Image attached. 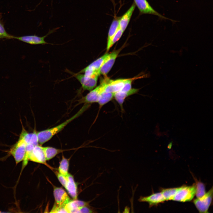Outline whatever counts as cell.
<instances>
[{"label": "cell", "instance_id": "6", "mask_svg": "<svg viewBox=\"0 0 213 213\" xmlns=\"http://www.w3.org/2000/svg\"><path fill=\"white\" fill-rule=\"evenodd\" d=\"M27 144L23 139L19 138L18 141L10 149V153L13 157L16 164L23 160Z\"/></svg>", "mask_w": 213, "mask_h": 213}, {"label": "cell", "instance_id": "16", "mask_svg": "<svg viewBox=\"0 0 213 213\" xmlns=\"http://www.w3.org/2000/svg\"><path fill=\"white\" fill-rule=\"evenodd\" d=\"M139 90L133 88L127 91H119L114 93V98L120 106L122 111L123 110V105L125 99L128 96L137 93Z\"/></svg>", "mask_w": 213, "mask_h": 213}, {"label": "cell", "instance_id": "20", "mask_svg": "<svg viewBox=\"0 0 213 213\" xmlns=\"http://www.w3.org/2000/svg\"><path fill=\"white\" fill-rule=\"evenodd\" d=\"M114 93L107 92L104 91L101 93L98 102L99 109L105 104L111 101L114 98Z\"/></svg>", "mask_w": 213, "mask_h": 213}, {"label": "cell", "instance_id": "17", "mask_svg": "<svg viewBox=\"0 0 213 213\" xmlns=\"http://www.w3.org/2000/svg\"><path fill=\"white\" fill-rule=\"evenodd\" d=\"M67 177V182L65 188L70 196L75 200L78 196L77 185L73 177L71 175L68 174Z\"/></svg>", "mask_w": 213, "mask_h": 213}, {"label": "cell", "instance_id": "3", "mask_svg": "<svg viewBox=\"0 0 213 213\" xmlns=\"http://www.w3.org/2000/svg\"><path fill=\"white\" fill-rule=\"evenodd\" d=\"M195 183L191 186H183L178 187L173 200L181 202L189 201L196 195Z\"/></svg>", "mask_w": 213, "mask_h": 213}, {"label": "cell", "instance_id": "4", "mask_svg": "<svg viewBox=\"0 0 213 213\" xmlns=\"http://www.w3.org/2000/svg\"><path fill=\"white\" fill-rule=\"evenodd\" d=\"M213 196V188L202 197L196 198L193 202L200 213H208V210L212 202Z\"/></svg>", "mask_w": 213, "mask_h": 213}, {"label": "cell", "instance_id": "29", "mask_svg": "<svg viewBox=\"0 0 213 213\" xmlns=\"http://www.w3.org/2000/svg\"><path fill=\"white\" fill-rule=\"evenodd\" d=\"M57 177L60 182L65 188L67 182V176H64L59 173L57 174Z\"/></svg>", "mask_w": 213, "mask_h": 213}, {"label": "cell", "instance_id": "21", "mask_svg": "<svg viewBox=\"0 0 213 213\" xmlns=\"http://www.w3.org/2000/svg\"><path fill=\"white\" fill-rule=\"evenodd\" d=\"M42 148L46 160L51 159L62 151V150L51 147H42Z\"/></svg>", "mask_w": 213, "mask_h": 213}, {"label": "cell", "instance_id": "15", "mask_svg": "<svg viewBox=\"0 0 213 213\" xmlns=\"http://www.w3.org/2000/svg\"><path fill=\"white\" fill-rule=\"evenodd\" d=\"M135 7V5L133 3L125 13L120 17L119 27L123 32L126 30L128 25Z\"/></svg>", "mask_w": 213, "mask_h": 213}, {"label": "cell", "instance_id": "30", "mask_svg": "<svg viewBox=\"0 0 213 213\" xmlns=\"http://www.w3.org/2000/svg\"><path fill=\"white\" fill-rule=\"evenodd\" d=\"M87 206H85L79 208L80 213H92L94 212L93 210L91 208L87 207Z\"/></svg>", "mask_w": 213, "mask_h": 213}, {"label": "cell", "instance_id": "18", "mask_svg": "<svg viewBox=\"0 0 213 213\" xmlns=\"http://www.w3.org/2000/svg\"><path fill=\"white\" fill-rule=\"evenodd\" d=\"M20 138H22L27 144H31L35 146L38 145L37 132L34 131L33 133H29L27 132L22 128L20 134Z\"/></svg>", "mask_w": 213, "mask_h": 213}, {"label": "cell", "instance_id": "27", "mask_svg": "<svg viewBox=\"0 0 213 213\" xmlns=\"http://www.w3.org/2000/svg\"><path fill=\"white\" fill-rule=\"evenodd\" d=\"M50 212L52 213H68L65 206H59L54 204Z\"/></svg>", "mask_w": 213, "mask_h": 213}, {"label": "cell", "instance_id": "24", "mask_svg": "<svg viewBox=\"0 0 213 213\" xmlns=\"http://www.w3.org/2000/svg\"><path fill=\"white\" fill-rule=\"evenodd\" d=\"M196 185V195L197 198L201 197L205 193V186L202 183L197 181L195 183Z\"/></svg>", "mask_w": 213, "mask_h": 213}, {"label": "cell", "instance_id": "22", "mask_svg": "<svg viewBox=\"0 0 213 213\" xmlns=\"http://www.w3.org/2000/svg\"><path fill=\"white\" fill-rule=\"evenodd\" d=\"M178 188L163 189L161 190L165 201L173 200Z\"/></svg>", "mask_w": 213, "mask_h": 213}, {"label": "cell", "instance_id": "13", "mask_svg": "<svg viewBox=\"0 0 213 213\" xmlns=\"http://www.w3.org/2000/svg\"><path fill=\"white\" fill-rule=\"evenodd\" d=\"M55 204L65 206L70 200L66 191L62 188L55 187L54 190Z\"/></svg>", "mask_w": 213, "mask_h": 213}, {"label": "cell", "instance_id": "26", "mask_svg": "<svg viewBox=\"0 0 213 213\" xmlns=\"http://www.w3.org/2000/svg\"><path fill=\"white\" fill-rule=\"evenodd\" d=\"M123 32H124L119 27L112 39L109 46L110 49L114 44L119 40Z\"/></svg>", "mask_w": 213, "mask_h": 213}, {"label": "cell", "instance_id": "31", "mask_svg": "<svg viewBox=\"0 0 213 213\" xmlns=\"http://www.w3.org/2000/svg\"><path fill=\"white\" fill-rule=\"evenodd\" d=\"M172 142H170V143H169V144H168V147H170H170H171V146H172Z\"/></svg>", "mask_w": 213, "mask_h": 213}, {"label": "cell", "instance_id": "14", "mask_svg": "<svg viewBox=\"0 0 213 213\" xmlns=\"http://www.w3.org/2000/svg\"><path fill=\"white\" fill-rule=\"evenodd\" d=\"M126 79H118L115 80L109 79L106 84L104 91L114 93L120 91L122 88Z\"/></svg>", "mask_w": 213, "mask_h": 213}, {"label": "cell", "instance_id": "25", "mask_svg": "<svg viewBox=\"0 0 213 213\" xmlns=\"http://www.w3.org/2000/svg\"><path fill=\"white\" fill-rule=\"evenodd\" d=\"M14 36L7 32L4 27V24L0 20V39H13Z\"/></svg>", "mask_w": 213, "mask_h": 213}, {"label": "cell", "instance_id": "19", "mask_svg": "<svg viewBox=\"0 0 213 213\" xmlns=\"http://www.w3.org/2000/svg\"><path fill=\"white\" fill-rule=\"evenodd\" d=\"M120 17H115L113 20L110 27L107 37L106 51H108L110 49V43L113 36L119 28V20Z\"/></svg>", "mask_w": 213, "mask_h": 213}, {"label": "cell", "instance_id": "9", "mask_svg": "<svg viewBox=\"0 0 213 213\" xmlns=\"http://www.w3.org/2000/svg\"><path fill=\"white\" fill-rule=\"evenodd\" d=\"M121 50V49L115 50L109 54L98 71L100 75L102 74L105 75L107 74L114 65L116 58Z\"/></svg>", "mask_w": 213, "mask_h": 213}, {"label": "cell", "instance_id": "7", "mask_svg": "<svg viewBox=\"0 0 213 213\" xmlns=\"http://www.w3.org/2000/svg\"><path fill=\"white\" fill-rule=\"evenodd\" d=\"M134 3L138 7L140 14H149L158 16L161 19L168 20L173 22L175 21L163 16L155 10L147 0H134Z\"/></svg>", "mask_w": 213, "mask_h": 213}, {"label": "cell", "instance_id": "10", "mask_svg": "<svg viewBox=\"0 0 213 213\" xmlns=\"http://www.w3.org/2000/svg\"><path fill=\"white\" fill-rule=\"evenodd\" d=\"M109 53H106L98 58L79 73H85L91 75L98 72L103 63L108 57Z\"/></svg>", "mask_w": 213, "mask_h": 213}, {"label": "cell", "instance_id": "12", "mask_svg": "<svg viewBox=\"0 0 213 213\" xmlns=\"http://www.w3.org/2000/svg\"><path fill=\"white\" fill-rule=\"evenodd\" d=\"M28 158L29 160L40 163L44 164L46 160L42 147L38 145L30 153Z\"/></svg>", "mask_w": 213, "mask_h": 213}, {"label": "cell", "instance_id": "11", "mask_svg": "<svg viewBox=\"0 0 213 213\" xmlns=\"http://www.w3.org/2000/svg\"><path fill=\"white\" fill-rule=\"evenodd\" d=\"M140 202H146L149 207L163 203L165 200L161 192L153 193L147 196H141L138 199Z\"/></svg>", "mask_w": 213, "mask_h": 213}, {"label": "cell", "instance_id": "28", "mask_svg": "<svg viewBox=\"0 0 213 213\" xmlns=\"http://www.w3.org/2000/svg\"><path fill=\"white\" fill-rule=\"evenodd\" d=\"M133 79H126L124 85L120 91H127L130 90L131 88V83Z\"/></svg>", "mask_w": 213, "mask_h": 213}, {"label": "cell", "instance_id": "32", "mask_svg": "<svg viewBox=\"0 0 213 213\" xmlns=\"http://www.w3.org/2000/svg\"><path fill=\"white\" fill-rule=\"evenodd\" d=\"M42 1V0H41V1Z\"/></svg>", "mask_w": 213, "mask_h": 213}, {"label": "cell", "instance_id": "8", "mask_svg": "<svg viewBox=\"0 0 213 213\" xmlns=\"http://www.w3.org/2000/svg\"><path fill=\"white\" fill-rule=\"evenodd\" d=\"M59 28H56L49 31L46 35L42 36H38L35 35H27L21 36H14L13 39H15L23 42L31 44H45L48 43L45 41V39L48 35L53 33Z\"/></svg>", "mask_w": 213, "mask_h": 213}, {"label": "cell", "instance_id": "2", "mask_svg": "<svg viewBox=\"0 0 213 213\" xmlns=\"http://www.w3.org/2000/svg\"><path fill=\"white\" fill-rule=\"evenodd\" d=\"M109 79L106 77L101 80L100 85L91 91L85 96L80 100V103L91 104L98 102L102 92L104 90L105 86Z\"/></svg>", "mask_w": 213, "mask_h": 213}, {"label": "cell", "instance_id": "5", "mask_svg": "<svg viewBox=\"0 0 213 213\" xmlns=\"http://www.w3.org/2000/svg\"><path fill=\"white\" fill-rule=\"evenodd\" d=\"M99 75V73L97 72L91 76L87 77L84 74L78 73L74 76L80 83L83 90L90 91L96 86Z\"/></svg>", "mask_w": 213, "mask_h": 213}, {"label": "cell", "instance_id": "1", "mask_svg": "<svg viewBox=\"0 0 213 213\" xmlns=\"http://www.w3.org/2000/svg\"><path fill=\"white\" fill-rule=\"evenodd\" d=\"M90 106L89 104H84L75 114L63 122L54 127L37 132L38 144L41 146L50 140L69 123L81 115Z\"/></svg>", "mask_w": 213, "mask_h": 213}, {"label": "cell", "instance_id": "23", "mask_svg": "<svg viewBox=\"0 0 213 213\" xmlns=\"http://www.w3.org/2000/svg\"><path fill=\"white\" fill-rule=\"evenodd\" d=\"M69 166L68 160L63 156L58 168L59 173L65 176H67L68 174Z\"/></svg>", "mask_w": 213, "mask_h": 213}]
</instances>
